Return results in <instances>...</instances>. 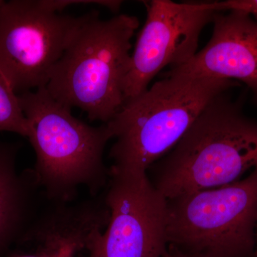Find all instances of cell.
Here are the masks:
<instances>
[{
  "mask_svg": "<svg viewBox=\"0 0 257 257\" xmlns=\"http://www.w3.org/2000/svg\"><path fill=\"white\" fill-rule=\"evenodd\" d=\"M257 166V121L226 92L199 114L179 143L150 169L152 184L171 199L234 183ZM149 169V170H150Z\"/></svg>",
  "mask_w": 257,
  "mask_h": 257,
  "instance_id": "cell-1",
  "label": "cell"
},
{
  "mask_svg": "<svg viewBox=\"0 0 257 257\" xmlns=\"http://www.w3.org/2000/svg\"><path fill=\"white\" fill-rule=\"evenodd\" d=\"M237 85L226 79L167 72L143 94L125 101L106 123L115 140L109 152V170L147 173L214 98Z\"/></svg>",
  "mask_w": 257,
  "mask_h": 257,
  "instance_id": "cell-2",
  "label": "cell"
},
{
  "mask_svg": "<svg viewBox=\"0 0 257 257\" xmlns=\"http://www.w3.org/2000/svg\"><path fill=\"white\" fill-rule=\"evenodd\" d=\"M138 19L99 13L81 16L77 30L52 69L46 89L60 104L87 113L91 121H109L124 104V84L131 62V40Z\"/></svg>",
  "mask_w": 257,
  "mask_h": 257,
  "instance_id": "cell-3",
  "label": "cell"
},
{
  "mask_svg": "<svg viewBox=\"0 0 257 257\" xmlns=\"http://www.w3.org/2000/svg\"><path fill=\"white\" fill-rule=\"evenodd\" d=\"M18 95L31 128L37 187L54 203L74 202L81 187L96 196L109 179L103 157L113 139L107 124L93 126L77 119L45 87Z\"/></svg>",
  "mask_w": 257,
  "mask_h": 257,
  "instance_id": "cell-4",
  "label": "cell"
},
{
  "mask_svg": "<svg viewBox=\"0 0 257 257\" xmlns=\"http://www.w3.org/2000/svg\"><path fill=\"white\" fill-rule=\"evenodd\" d=\"M168 245L203 257H254L257 166L246 178L167 199Z\"/></svg>",
  "mask_w": 257,
  "mask_h": 257,
  "instance_id": "cell-5",
  "label": "cell"
},
{
  "mask_svg": "<svg viewBox=\"0 0 257 257\" xmlns=\"http://www.w3.org/2000/svg\"><path fill=\"white\" fill-rule=\"evenodd\" d=\"M80 20L54 11L45 0L5 1L0 71L17 94L46 87Z\"/></svg>",
  "mask_w": 257,
  "mask_h": 257,
  "instance_id": "cell-6",
  "label": "cell"
},
{
  "mask_svg": "<svg viewBox=\"0 0 257 257\" xmlns=\"http://www.w3.org/2000/svg\"><path fill=\"white\" fill-rule=\"evenodd\" d=\"M104 197L105 229L88 246L89 257H162L168 248L167 198L147 173L111 172Z\"/></svg>",
  "mask_w": 257,
  "mask_h": 257,
  "instance_id": "cell-7",
  "label": "cell"
},
{
  "mask_svg": "<svg viewBox=\"0 0 257 257\" xmlns=\"http://www.w3.org/2000/svg\"><path fill=\"white\" fill-rule=\"evenodd\" d=\"M145 3L146 22L131 55L124 84V102L145 92L167 66L179 67L192 59L197 53L201 32L217 13L212 2Z\"/></svg>",
  "mask_w": 257,
  "mask_h": 257,
  "instance_id": "cell-8",
  "label": "cell"
},
{
  "mask_svg": "<svg viewBox=\"0 0 257 257\" xmlns=\"http://www.w3.org/2000/svg\"><path fill=\"white\" fill-rule=\"evenodd\" d=\"M109 211L103 199L53 203L35 216L8 257H82L92 238L105 229Z\"/></svg>",
  "mask_w": 257,
  "mask_h": 257,
  "instance_id": "cell-9",
  "label": "cell"
},
{
  "mask_svg": "<svg viewBox=\"0 0 257 257\" xmlns=\"http://www.w3.org/2000/svg\"><path fill=\"white\" fill-rule=\"evenodd\" d=\"M210 40L187 63L169 73L239 80L251 91L257 105V21L239 11L217 13Z\"/></svg>",
  "mask_w": 257,
  "mask_h": 257,
  "instance_id": "cell-10",
  "label": "cell"
},
{
  "mask_svg": "<svg viewBox=\"0 0 257 257\" xmlns=\"http://www.w3.org/2000/svg\"><path fill=\"white\" fill-rule=\"evenodd\" d=\"M18 144L0 141V257L16 244L32 219L37 185L32 171L19 172Z\"/></svg>",
  "mask_w": 257,
  "mask_h": 257,
  "instance_id": "cell-11",
  "label": "cell"
},
{
  "mask_svg": "<svg viewBox=\"0 0 257 257\" xmlns=\"http://www.w3.org/2000/svg\"><path fill=\"white\" fill-rule=\"evenodd\" d=\"M0 132L29 138L31 128L20 106L18 94L0 71Z\"/></svg>",
  "mask_w": 257,
  "mask_h": 257,
  "instance_id": "cell-12",
  "label": "cell"
},
{
  "mask_svg": "<svg viewBox=\"0 0 257 257\" xmlns=\"http://www.w3.org/2000/svg\"><path fill=\"white\" fill-rule=\"evenodd\" d=\"M47 5L57 13L65 9L67 7L74 5H96L104 7L116 13L119 11L122 1L116 0H45Z\"/></svg>",
  "mask_w": 257,
  "mask_h": 257,
  "instance_id": "cell-13",
  "label": "cell"
},
{
  "mask_svg": "<svg viewBox=\"0 0 257 257\" xmlns=\"http://www.w3.org/2000/svg\"><path fill=\"white\" fill-rule=\"evenodd\" d=\"M212 6L217 13L239 11L252 17L257 21V0H227L212 2Z\"/></svg>",
  "mask_w": 257,
  "mask_h": 257,
  "instance_id": "cell-14",
  "label": "cell"
},
{
  "mask_svg": "<svg viewBox=\"0 0 257 257\" xmlns=\"http://www.w3.org/2000/svg\"><path fill=\"white\" fill-rule=\"evenodd\" d=\"M162 257H203L198 256V255L193 254V253L186 252V251H182L179 248L175 247V246L168 245L167 251L164 253Z\"/></svg>",
  "mask_w": 257,
  "mask_h": 257,
  "instance_id": "cell-15",
  "label": "cell"
},
{
  "mask_svg": "<svg viewBox=\"0 0 257 257\" xmlns=\"http://www.w3.org/2000/svg\"><path fill=\"white\" fill-rule=\"evenodd\" d=\"M254 257H257V224L256 229V246H255Z\"/></svg>",
  "mask_w": 257,
  "mask_h": 257,
  "instance_id": "cell-16",
  "label": "cell"
},
{
  "mask_svg": "<svg viewBox=\"0 0 257 257\" xmlns=\"http://www.w3.org/2000/svg\"><path fill=\"white\" fill-rule=\"evenodd\" d=\"M5 3V1H3V0H0V8L3 6V3Z\"/></svg>",
  "mask_w": 257,
  "mask_h": 257,
  "instance_id": "cell-17",
  "label": "cell"
}]
</instances>
